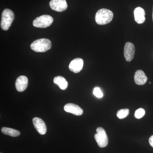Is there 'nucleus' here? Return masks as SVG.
I'll return each instance as SVG.
<instances>
[{
    "label": "nucleus",
    "instance_id": "obj_1",
    "mask_svg": "<svg viewBox=\"0 0 153 153\" xmlns=\"http://www.w3.org/2000/svg\"><path fill=\"white\" fill-rule=\"evenodd\" d=\"M113 16L114 15L112 11L108 9H100L96 14V22L99 25H107L111 22Z\"/></svg>",
    "mask_w": 153,
    "mask_h": 153
},
{
    "label": "nucleus",
    "instance_id": "obj_2",
    "mask_svg": "<svg viewBox=\"0 0 153 153\" xmlns=\"http://www.w3.org/2000/svg\"><path fill=\"white\" fill-rule=\"evenodd\" d=\"M51 41L47 38H41L34 41L31 44V49L35 52H44L51 49Z\"/></svg>",
    "mask_w": 153,
    "mask_h": 153
},
{
    "label": "nucleus",
    "instance_id": "obj_3",
    "mask_svg": "<svg viewBox=\"0 0 153 153\" xmlns=\"http://www.w3.org/2000/svg\"><path fill=\"white\" fill-rule=\"evenodd\" d=\"M14 18L15 16L13 11L10 9H5L2 14L1 23L2 29L5 31L8 30L13 21Z\"/></svg>",
    "mask_w": 153,
    "mask_h": 153
},
{
    "label": "nucleus",
    "instance_id": "obj_4",
    "mask_svg": "<svg viewBox=\"0 0 153 153\" xmlns=\"http://www.w3.org/2000/svg\"><path fill=\"white\" fill-rule=\"evenodd\" d=\"M53 22V19L49 15H43L34 20L33 25L36 27L47 28L49 27Z\"/></svg>",
    "mask_w": 153,
    "mask_h": 153
},
{
    "label": "nucleus",
    "instance_id": "obj_5",
    "mask_svg": "<svg viewBox=\"0 0 153 153\" xmlns=\"http://www.w3.org/2000/svg\"><path fill=\"white\" fill-rule=\"evenodd\" d=\"M97 132L94 135V138L99 146L100 148H105L108 145V140L105 130L102 127L97 128Z\"/></svg>",
    "mask_w": 153,
    "mask_h": 153
},
{
    "label": "nucleus",
    "instance_id": "obj_6",
    "mask_svg": "<svg viewBox=\"0 0 153 153\" xmlns=\"http://www.w3.org/2000/svg\"><path fill=\"white\" fill-rule=\"evenodd\" d=\"M49 5L52 10L58 12L66 10L68 7L66 0H51Z\"/></svg>",
    "mask_w": 153,
    "mask_h": 153
},
{
    "label": "nucleus",
    "instance_id": "obj_7",
    "mask_svg": "<svg viewBox=\"0 0 153 153\" xmlns=\"http://www.w3.org/2000/svg\"><path fill=\"white\" fill-rule=\"evenodd\" d=\"M135 54V47L132 43L127 42L124 49V55L126 60L130 62L134 58Z\"/></svg>",
    "mask_w": 153,
    "mask_h": 153
},
{
    "label": "nucleus",
    "instance_id": "obj_8",
    "mask_svg": "<svg viewBox=\"0 0 153 153\" xmlns=\"http://www.w3.org/2000/svg\"><path fill=\"white\" fill-rule=\"evenodd\" d=\"M83 60L80 58H76L72 60L69 65L70 71L75 73L80 72L83 66Z\"/></svg>",
    "mask_w": 153,
    "mask_h": 153
},
{
    "label": "nucleus",
    "instance_id": "obj_9",
    "mask_svg": "<svg viewBox=\"0 0 153 153\" xmlns=\"http://www.w3.org/2000/svg\"><path fill=\"white\" fill-rule=\"evenodd\" d=\"M34 127L39 134L44 135L47 132V127L44 121L38 117H35L33 120Z\"/></svg>",
    "mask_w": 153,
    "mask_h": 153
},
{
    "label": "nucleus",
    "instance_id": "obj_10",
    "mask_svg": "<svg viewBox=\"0 0 153 153\" xmlns=\"http://www.w3.org/2000/svg\"><path fill=\"white\" fill-rule=\"evenodd\" d=\"M64 109L66 112L70 113L76 116L81 115L83 114V110L77 105L68 103L64 106Z\"/></svg>",
    "mask_w": 153,
    "mask_h": 153
},
{
    "label": "nucleus",
    "instance_id": "obj_11",
    "mask_svg": "<svg viewBox=\"0 0 153 153\" xmlns=\"http://www.w3.org/2000/svg\"><path fill=\"white\" fill-rule=\"evenodd\" d=\"M28 84V79L27 76L23 75L19 76L16 80V88L19 92H22L26 90Z\"/></svg>",
    "mask_w": 153,
    "mask_h": 153
},
{
    "label": "nucleus",
    "instance_id": "obj_12",
    "mask_svg": "<svg viewBox=\"0 0 153 153\" xmlns=\"http://www.w3.org/2000/svg\"><path fill=\"white\" fill-rule=\"evenodd\" d=\"M146 13L142 8L138 7L134 10V16L135 22L139 24H142L145 22Z\"/></svg>",
    "mask_w": 153,
    "mask_h": 153
},
{
    "label": "nucleus",
    "instance_id": "obj_13",
    "mask_svg": "<svg viewBox=\"0 0 153 153\" xmlns=\"http://www.w3.org/2000/svg\"><path fill=\"white\" fill-rule=\"evenodd\" d=\"M134 81L138 85H143L147 82L148 78L142 70H137L135 72L134 76Z\"/></svg>",
    "mask_w": 153,
    "mask_h": 153
},
{
    "label": "nucleus",
    "instance_id": "obj_14",
    "mask_svg": "<svg viewBox=\"0 0 153 153\" xmlns=\"http://www.w3.org/2000/svg\"><path fill=\"white\" fill-rule=\"evenodd\" d=\"M54 82L56 85H58L62 90H65L68 87V82L63 76H56L54 78Z\"/></svg>",
    "mask_w": 153,
    "mask_h": 153
},
{
    "label": "nucleus",
    "instance_id": "obj_15",
    "mask_svg": "<svg viewBox=\"0 0 153 153\" xmlns=\"http://www.w3.org/2000/svg\"><path fill=\"white\" fill-rule=\"evenodd\" d=\"M1 131L3 134L11 137H17L20 135V131H19L10 128L3 127Z\"/></svg>",
    "mask_w": 153,
    "mask_h": 153
},
{
    "label": "nucleus",
    "instance_id": "obj_16",
    "mask_svg": "<svg viewBox=\"0 0 153 153\" xmlns=\"http://www.w3.org/2000/svg\"><path fill=\"white\" fill-rule=\"evenodd\" d=\"M129 113V111L127 108H125V109H122L118 111L117 116V117L120 119H123L125 118L128 116Z\"/></svg>",
    "mask_w": 153,
    "mask_h": 153
},
{
    "label": "nucleus",
    "instance_id": "obj_17",
    "mask_svg": "<svg viewBox=\"0 0 153 153\" xmlns=\"http://www.w3.org/2000/svg\"><path fill=\"white\" fill-rule=\"evenodd\" d=\"M146 114V111L143 108H140L137 109L135 112L134 116L135 118L138 119L141 118Z\"/></svg>",
    "mask_w": 153,
    "mask_h": 153
},
{
    "label": "nucleus",
    "instance_id": "obj_18",
    "mask_svg": "<svg viewBox=\"0 0 153 153\" xmlns=\"http://www.w3.org/2000/svg\"><path fill=\"white\" fill-rule=\"evenodd\" d=\"M93 94L96 97L98 98H102L103 97V93L100 88H95L93 90Z\"/></svg>",
    "mask_w": 153,
    "mask_h": 153
},
{
    "label": "nucleus",
    "instance_id": "obj_19",
    "mask_svg": "<svg viewBox=\"0 0 153 153\" xmlns=\"http://www.w3.org/2000/svg\"><path fill=\"white\" fill-rule=\"evenodd\" d=\"M149 143L151 146L153 148V135L150 137L149 139Z\"/></svg>",
    "mask_w": 153,
    "mask_h": 153
},
{
    "label": "nucleus",
    "instance_id": "obj_20",
    "mask_svg": "<svg viewBox=\"0 0 153 153\" xmlns=\"http://www.w3.org/2000/svg\"><path fill=\"white\" fill-rule=\"evenodd\" d=\"M152 19H153V8Z\"/></svg>",
    "mask_w": 153,
    "mask_h": 153
},
{
    "label": "nucleus",
    "instance_id": "obj_21",
    "mask_svg": "<svg viewBox=\"0 0 153 153\" xmlns=\"http://www.w3.org/2000/svg\"></svg>",
    "mask_w": 153,
    "mask_h": 153
}]
</instances>
